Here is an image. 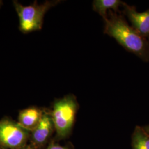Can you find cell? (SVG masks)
I'll return each mask as SVG.
<instances>
[{
  "mask_svg": "<svg viewBox=\"0 0 149 149\" xmlns=\"http://www.w3.org/2000/svg\"><path fill=\"white\" fill-rule=\"evenodd\" d=\"M104 32L130 52L144 60L149 58V46L143 37L120 16L112 15L104 19Z\"/></svg>",
  "mask_w": 149,
  "mask_h": 149,
  "instance_id": "obj_1",
  "label": "cell"
},
{
  "mask_svg": "<svg viewBox=\"0 0 149 149\" xmlns=\"http://www.w3.org/2000/svg\"><path fill=\"white\" fill-rule=\"evenodd\" d=\"M77 106L75 97L71 95L54 102L50 114L58 138H65L69 134L74 123Z\"/></svg>",
  "mask_w": 149,
  "mask_h": 149,
  "instance_id": "obj_2",
  "label": "cell"
},
{
  "mask_svg": "<svg viewBox=\"0 0 149 149\" xmlns=\"http://www.w3.org/2000/svg\"><path fill=\"white\" fill-rule=\"evenodd\" d=\"M58 2L52 1L38 4L36 1L32 5L24 6L13 1V4L19 17L20 31L26 34L40 30L45 13Z\"/></svg>",
  "mask_w": 149,
  "mask_h": 149,
  "instance_id": "obj_3",
  "label": "cell"
},
{
  "mask_svg": "<svg viewBox=\"0 0 149 149\" xmlns=\"http://www.w3.org/2000/svg\"><path fill=\"white\" fill-rule=\"evenodd\" d=\"M30 131L8 118L0 120V146L9 149L24 148L31 135Z\"/></svg>",
  "mask_w": 149,
  "mask_h": 149,
  "instance_id": "obj_4",
  "label": "cell"
},
{
  "mask_svg": "<svg viewBox=\"0 0 149 149\" xmlns=\"http://www.w3.org/2000/svg\"><path fill=\"white\" fill-rule=\"evenodd\" d=\"M54 129L55 128L51 114L44 111L39 124L31 132V142L33 149H39L44 146L51 136Z\"/></svg>",
  "mask_w": 149,
  "mask_h": 149,
  "instance_id": "obj_5",
  "label": "cell"
},
{
  "mask_svg": "<svg viewBox=\"0 0 149 149\" xmlns=\"http://www.w3.org/2000/svg\"><path fill=\"white\" fill-rule=\"evenodd\" d=\"M125 13L132 27L142 37L149 36V10L143 12H137L135 8L124 3Z\"/></svg>",
  "mask_w": 149,
  "mask_h": 149,
  "instance_id": "obj_6",
  "label": "cell"
},
{
  "mask_svg": "<svg viewBox=\"0 0 149 149\" xmlns=\"http://www.w3.org/2000/svg\"><path fill=\"white\" fill-rule=\"evenodd\" d=\"M43 112L44 111L36 107L24 109L19 113L18 123L22 127L32 132L39 124Z\"/></svg>",
  "mask_w": 149,
  "mask_h": 149,
  "instance_id": "obj_7",
  "label": "cell"
},
{
  "mask_svg": "<svg viewBox=\"0 0 149 149\" xmlns=\"http://www.w3.org/2000/svg\"><path fill=\"white\" fill-rule=\"evenodd\" d=\"M123 4L122 1L119 0H95L93 2V8L104 19L107 17V10L117 11Z\"/></svg>",
  "mask_w": 149,
  "mask_h": 149,
  "instance_id": "obj_8",
  "label": "cell"
},
{
  "mask_svg": "<svg viewBox=\"0 0 149 149\" xmlns=\"http://www.w3.org/2000/svg\"><path fill=\"white\" fill-rule=\"evenodd\" d=\"M133 149H149V135L141 128H135L133 135Z\"/></svg>",
  "mask_w": 149,
  "mask_h": 149,
  "instance_id": "obj_9",
  "label": "cell"
},
{
  "mask_svg": "<svg viewBox=\"0 0 149 149\" xmlns=\"http://www.w3.org/2000/svg\"><path fill=\"white\" fill-rule=\"evenodd\" d=\"M46 149H69L66 146H61L59 144H56L54 142H52L49 145L47 148Z\"/></svg>",
  "mask_w": 149,
  "mask_h": 149,
  "instance_id": "obj_10",
  "label": "cell"
},
{
  "mask_svg": "<svg viewBox=\"0 0 149 149\" xmlns=\"http://www.w3.org/2000/svg\"><path fill=\"white\" fill-rule=\"evenodd\" d=\"M144 130L145 131V132L148 134L149 135V126H147L144 128Z\"/></svg>",
  "mask_w": 149,
  "mask_h": 149,
  "instance_id": "obj_11",
  "label": "cell"
},
{
  "mask_svg": "<svg viewBox=\"0 0 149 149\" xmlns=\"http://www.w3.org/2000/svg\"><path fill=\"white\" fill-rule=\"evenodd\" d=\"M20 149H33V148H31L30 147H26V146H25L24 148H23Z\"/></svg>",
  "mask_w": 149,
  "mask_h": 149,
  "instance_id": "obj_12",
  "label": "cell"
},
{
  "mask_svg": "<svg viewBox=\"0 0 149 149\" xmlns=\"http://www.w3.org/2000/svg\"><path fill=\"white\" fill-rule=\"evenodd\" d=\"M2 5V1H0V7Z\"/></svg>",
  "mask_w": 149,
  "mask_h": 149,
  "instance_id": "obj_13",
  "label": "cell"
},
{
  "mask_svg": "<svg viewBox=\"0 0 149 149\" xmlns=\"http://www.w3.org/2000/svg\"><path fill=\"white\" fill-rule=\"evenodd\" d=\"M0 149H1V148H0Z\"/></svg>",
  "mask_w": 149,
  "mask_h": 149,
  "instance_id": "obj_14",
  "label": "cell"
}]
</instances>
